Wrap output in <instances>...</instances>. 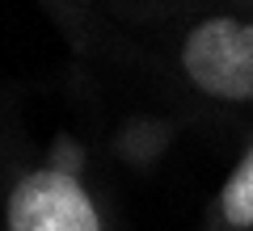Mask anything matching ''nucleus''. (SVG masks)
Masks as SVG:
<instances>
[{
  "instance_id": "f257e3e1",
  "label": "nucleus",
  "mask_w": 253,
  "mask_h": 231,
  "mask_svg": "<svg viewBox=\"0 0 253 231\" xmlns=\"http://www.w3.org/2000/svg\"><path fill=\"white\" fill-rule=\"evenodd\" d=\"M97 30L181 97L211 109H253V13L114 0L110 13H97Z\"/></svg>"
},
{
  "instance_id": "f03ea898",
  "label": "nucleus",
  "mask_w": 253,
  "mask_h": 231,
  "mask_svg": "<svg viewBox=\"0 0 253 231\" xmlns=\"http://www.w3.org/2000/svg\"><path fill=\"white\" fill-rule=\"evenodd\" d=\"M0 231H106V206L68 151L0 164Z\"/></svg>"
},
{
  "instance_id": "7ed1b4c3",
  "label": "nucleus",
  "mask_w": 253,
  "mask_h": 231,
  "mask_svg": "<svg viewBox=\"0 0 253 231\" xmlns=\"http://www.w3.org/2000/svg\"><path fill=\"white\" fill-rule=\"evenodd\" d=\"M211 231H253V139L211 202Z\"/></svg>"
},
{
  "instance_id": "20e7f679",
  "label": "nucleus",
  "mask_w": 253,
  "mask_h": 231,
  "mask_svg": "<svg viewBox=\"0 0 253 231\" xmlns=\"http://www.w3.org/2000/svg\"><path fill=\"white\" fill-rule=\"evenodd\" d=\"M161 4H211V9H236V13H253V0H161Z\"/></svg>"
},
{
  "instance_id": "39448f33",
  "label": "nucleus",
  "mask_w": 253,
  "mask_h": 231,
  "mask_svg": "<svg viewBox=\"0 0 253 231\" xmlns=\"http://www.w3.org/2000/svg\"><path fill=\"white\" fill-rule=\"evenodd\" d=\"M4 156L9 151H4V114H0V164H4Z\"/></svg>"
}]
</instances>
